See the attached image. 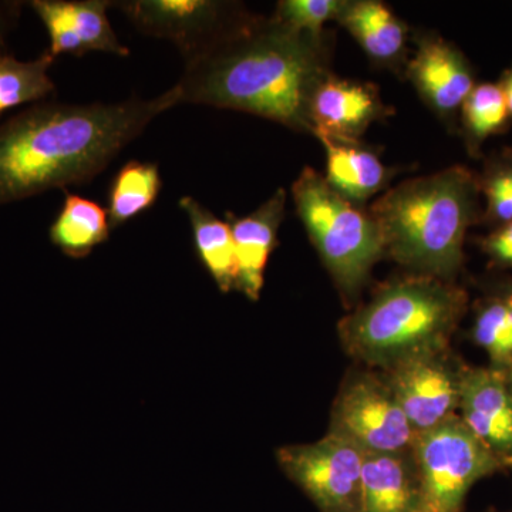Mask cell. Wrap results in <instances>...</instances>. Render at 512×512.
I'll list each match as a JSON object with an SVG mask.
<instances>
[{
    "mask_svg": "<svg viewBox=\"0 0 512 512\" xmlns=\"http://www.w3.org/2000/svg\"><path fill=\"white\" fill-rule=\"evenodd\" d=\"M180 104L177 87L153 99L33 104L0 124V207L90 183L151 121Z\"/></svg>",
    "mask_w": 512,
    "mask_h": 512,
    "instance_id": "cell-1",
    "label": "cell"
},
{
    "mask_svg": "<svg viewBox=\"0 0 512 512\" xmlns=\"http://www.w3.org/2000/svg\"><path fill=\"white\" fill-rule=\"evenodd\" d=\"M510 376H508V384H510V389H511V393H512V370H510Z\"/></svg>",
    "mask_w": 512,
    "mask_h": 512,
    "instance_id": "cell-30",
    "label": "cell"
},
{
    "mask_svg": "<svg viewBox=\"0 0 512 512\" xmlns=\"http://www.w3.org/2000/svg\"><path fill=\"white\" fill-rule=\"evenodd\" d=\"M500 86L503 89L505 101H507L508 111L512 116V69L505 74L503 84H500Z\"/></svg>",
    "mask_w": 512,
    "mask_h": 512,
    "instance_id": "cell-29",
    "label": "cell"
},
{
    "mask_svg": "<svg viewBox=\"0 0 512 512\" xmlns=\"http://www.w3.org/2000/svg\"><path fill=\"white\" fill-rule=\"evenodd\" d=\"M343 3L339 0H282L276 6L274 18L299 32L320 36L325 23L338 18Z\"/></svg>",
    "mask_w": 512,
    "mask_h": 512,
    "instance_id": "cell-25",
    "label": "cell"
},
{
    "mask_svg": "<svg viewBox=\"0 0 512 512\" xmlns=\"http://www.w3.org/2000/svg\"><path fill=\"white\" fill-rule=\"evenodd\" d=\"M323 35L299 32L274 16L251 15L190 63L178 80L180 104L254 114L312 133L311 101L330 76Z\"/></svg>",
    "mask_w": 512,
    "mask_h": 512,
    "instance_id": "cell-2",
    "label": "cell"
},
{
    "mask_svg": "<svg viewBox=\"0 0 512 512\" xmlns=\"http://www.w3.org/2000/svg\"><path fill=\"white\" fill-rule=\"evenodd\" d=\"M478 190L470 171L451 167L387 191L369 211L384 254L416 275L454 278L463 265L467 229L476 218Z\"/></svg>",
    "mask_w": 512,
    "mask_h": 512,
    "instance_id": "cell-3",
    "label": "cell"
},
{
    "mask_svg": "<svg viewBox=\"0 0 512 512\" xmlns=\"http://www.w3.org/2000/svg\"><path fill=\"white\" fill-rule=\"evenodd\" d=\"M26 5L45 26L47 52L55 59L92 52L130 56V49L121 43L107 15L113 0H30Z\"/></svg>",
    "mask_w": 512,
    "mask_h": 512,
    "instance_id": "cell-11",
    "label": "cell"
},
{
    "mask_svg": "<svg viewBox=\"0 0 512 512\" xmlns=\"http://www.w3.org/2000/svg\"><path fill=\"white\" fill-rule=\"evenodd\" d=\"M276 461L320 512H362L365 453L335 433L311 444L278 448Z\"/></svg>",
    "mask_w": 512,
    "mask_h": 512,
    "instance_id": "cell-8",
    "label": "cell"
},
{
    "mask_svg": "<svg viewBox=\"0 0 512 512\" xmlns=\"http://www.w3.org/2000/svg\"><path fill=\"white\" fill-rule=\"evenodd\" d=\"M25 5L20 0H0V57L8 53L10 33L18 26Z\"/></svg>",
    "mask_w": 512,
    "mask_h": 512,
    "instance_id": "cell-28",
    "label": "cell"
},
{
    "mask_svg": "<svg viewBox=\"0 0 512 512\" xmlns=\"http://www.w3.org/2000/svg\"><path fill=\"white\" fill-rule=\"evenodd\" d=\"M419 477L412 453H365L362 512H420Z\"/></svg>",
    "mask_w": 512,
    "mask_h": 512,
    "instance_id": "cell-16",
    "label": "cell"
},
{
    "mask_svg": "<svg viewBox=\"0 0 512 512\" xmlns=\"http://www.w3.org/2000/svg\"><path fill=\"white\" fill-rule=\"evenodd\" d=\"M330 433L363 453L410 451L416 430L383 380L362 376L346 384L332 410Z\"/></svg>",
    "mask_w": 512,
    "mask_h": 512,
    "instance_id": "cell-9",
    "label": "cell"
},
{
    "mask_svg": "<svg viewBox=\"0 0 512 512\" xmlns=\"http://www.w3.org/2000/svg\"><path fill=\"white\" fill-rule=\"evenodd\" d=\"M111 225L107 208L73 192H66L62 208L49 228L50 242L72 259L87 258L109 241Z\"/></svg>",
    "mask_w": 512,
    "mask_h": 512,
    "instance_id": "cell-20",
    "label": "cell"
},
{
    "mask_svg": "<svg viewBox=\"0 0 512 512\" xmlns=\"http://www.w3.org/2000/svg\"><path fill=\"white\" fill-rule=\"evenodd\" d=\"M510 111L503 89L498 84L474 86L463 103L464 124L471 140L480 143L507 123Z\"/></svg>",
    "mask_w": 512,
    "mask_h": 512,
    "instance_id": "cell-24",
    "label": "cell"
},
{
    "mask_svg": "<svg viewBox=\"0 0 512 512\" xmlns=\"http://www.w3.org/2000/svg\"><path fill=\"white\" fill-rule=\"evenodd\" d=\"M326 150V177L330 187L353 202L369 200L389 183L390 171L376 153L359 141L318 137Z\"/></svg>",
    "mask_w": 512,
    "mask_h": 512,
    "instance_id": "cell-17",
    "label": "cell"
},
{
    "mask_svg": "<svg viewBox=\"0 0 512 512\" xmlns=\"http://www.w3.org/2000/svg\"><path fill=\"white\" fill-rule=\"evenodd\" d=\"M292 195L299 218L340 293L355 299L384 255L376 222L313 168H303L292 184Z\"/></svg>",
    "mask_w": 512,
    "mask_h": 512,
    "instance_id": "cell-5",
    "label": "cell"
},
{
    "mask_svg": "<svg viewBox=\"0 0 512 512\" xmlns=\"http://www.w3.org/2000/svg\"><path fill=\"white\" fill-rule=\"evenodd\" d=\"M483 187L491 217L504 224L512 222V165L491 171Z\"/></svg>",
    "mask_w": 512,
    "mask_h": 512,
    "instance_id": "cell-26",
    "label": "cell"
},
{
    "mask_svg": "<svg viewBox=\"0 0 512 512\" xmlns=\"http://www.w3.org/2000/svg\"><path fill=\"white\" fill-rule=\"evenodd\" d=\"M286 192L278 191L247 217L227 214L238 261L235 291L256 302L264 289L269 256L278 244V231L285 218Z\"/></svg>",
    "mask_w": 512,
    "mask_h": 512,
    "instance_id": "cell-14",
    "label": "cell"
},
{
    "mask_svg": "<svg viewBox=\"0 0 512 512\" xmlns=\"http://www.w3.org/2000/svg\"><path fill=\"white\" fill-rule=\"evenodd\" d=\"M161 188L163 180L158 164L127 161L110 184L107 214L111 228H119L150 210L156 204Z\"/></svg>",
    "mask_w": 512,
    "mask_h": 512,
    "instance_id": "cell-21",
    "label": "cell"
},
{
    "mask_svg": "<svg viewBox=\"0 0 512 512\" xmlns=\"http://www.w3.org/2000/svg\"><path fill=\"white\" fill-rule=\"evenodd\" d=\"M507 302L510 303V305L512 306V293L510 295V298L507 299Z\"/></svg>",
    "mask_w": 512,
    "mask_h": 512,
    "instance_id": "cell-31",
    "label": "cell"
},
{
    "mask_svg": "<svg viewBox=\"0 0 512 512\" xmlns=\"http://www.w3.org/2000/svg\"><path fill=\"white\" fill-rule=\"evenodd\" d=\"M474 340L493 360L495 369L512 370V306L495 301L478 313L474 323Z\"/></svg>",
    "mask_w": 512,
    "mask_h": 512,
    "instance_id": "cell-23",
    "label": "cell"
},
{
    "mask_svg": "<svg viewBox=\"0 0 512 512\" xmlns=\"http://www.w3.org/2000/svg\"><path fill=\"white\" fill-rule=\"evenodd\" d=\"M460 419L503 463H512V393L500 369L460 375Z\"/></svg>",
    "mask_w": 512,
    "mask_h": 512,
    "instance_id": "cell-12",
    "label": "cell"
},
{
    "mask_svg": "<svg viewBox=\"0 0 512 512\" xmlns=\"http://www.w3.org/2000/svg\"><path fill=\"white\" fill-rule=\"evenodd\" d=\"M484 249L495 261L512 266V222H507L485 239Z\"/></svg>",
    "mask_w": 512,
    "mask_h": 512,
    "instance_id": "cell-27",
    "label": "cell"
},
{
    "mask_svg": "<svg viewBox=\"0 0 512 512\" xmlns=\"http://www.w3.org/2000/svg\"><path fill=\"white\" fill-rule=\"evenodd\" d=\"M407 74L420 96L441 116H450L463 107L474 89L473 74L464 57L436 37L419 40Z\"/></svg>",
    "mask_w": 512,
    "mask_h": 512,
    "instance_id": "cell-15",
    "label": "cell"
},
{
    "mask_svg": "<svg viewBox=\"0 0 512 512\" xmlns=\"http://www.w3.org/2000/svg\"><path fill=\"white\" fill-rule=\"evenodd\" d=\"M410 453L419 477L420 512H463L471 487L503 466L457 414L416 433Z\"/></svg>",
    "mask_w": 512,
    "mask_h": 512,
    "instance_id": "cell-6",
    "label": "cell"
},
{
    "mask_svg": "<svg viewBox=\"0 0 512 512\" xmlns=\"http://www.w3.org/2000/svg\"><path fill=\"white\" fill-rule=\"evenodd\" d=\"M466 302V293L446 281L410 276L343 320L340 336L357 359L386 369L414 353L446 350Z\"/></svg>",
    "mask_w": 512,
    "mask_h": 512,
    "instance_id": "cell-4",
    "label": "cell"
},
{
    "mask_svg": "<svg viewBox=\"0 0 512 512\" xmlns=\"http://www.w3.org/2000/svg\"><path fill=\"white\" fill-rule=\"evenodd\" d=\"M178 205L190 221L192 241L202 266L207 269L222 293L235 291L238 261L228 222L215 217L194 197L185 195L180 198Z\"/></svg>",
    "mask_w": 512,
    "mask_h": 512,
    "instance_id": "cell-18",
    "label": "cell"
},
{
    "mask_svg": "<svg viewBox=\"0 0 512 512\" xmlns=\"http://www.w3.org/2000/svg\"><path fill=\"white\" fill-rule=\"evenodd\" d=\"M376 63L399 62L406 47V26L392 10L377 0L345 2L338 18Z\"/></svg>",
    "mask_w": 512,
    "mask_h": 512,
    "instance_id": "cell-19",
    "label": "cell"
},
{
    "mask_svg": "<svg viewBox=\"0 0 512 512\" xmlns=\"http://www.w3.org/2000/svg\"><path fill=\"white\" fill-rule=\"evenodd\" d=\"M143 35L177 47L184 64L218 45L251 16L238 3L218 0H124L113 2Z\"/></svg>",
    "mask_w": 512,
    "mask_h": 512,
    "instance_id": "cell-7",
    "label": "cell"
},
{
    "mask_svg": "<svg viewBox=\"0 0 512 512\" xmlns=\"http://www.w3.org/2000/svg\"><path fill=\"white\" fill-rule=\"evenodd\" d=\"M383 370L384 384L416 433L456 416L461 372L448 363L446 350L414 353Z\"/></svg>",
    "mask_w": 512,
    "mask_h": 512,
    "instance_id": "cell-10",
    "label": "cell"
},
{
    "mask_svg": "<svg viewBox=\"0 0 512 512\" xmlns=\"http://www.w3.org/2000/svg\"><path fill=\"white\" fill-rule=\"evenodd\" d=\"M55 60L47 49L32 60L16 59L9 52L0 57V117L18 107L49 101L56 92L49 74Z\"/></svg>",
    "mask_w": 512,
    "mask_h": 512,
    "instance_id": "cell-22",
    "label": "cell"
},
{
    "mask_svg": "<svg viewBox=\"0 0 512 512\" xmlns=\"http://www.w3.org/2000/svg\"><path fill=\"white\" fill-rule=\"evenodd\" d=\"M389 110L373 84L328 76L313 93L309 117L312 133L336 141H359L373 121Z\"/></svg>",
    "mask_w": 512,
    "mask_h": 512,
    "instance_id": "cell-13",
    "label": "cell"
}]
</instances>
